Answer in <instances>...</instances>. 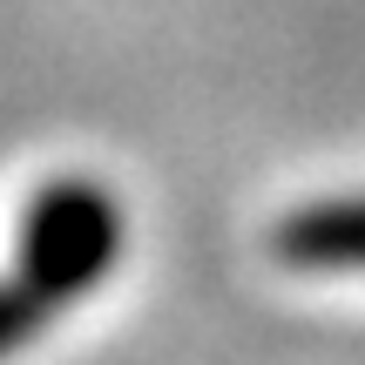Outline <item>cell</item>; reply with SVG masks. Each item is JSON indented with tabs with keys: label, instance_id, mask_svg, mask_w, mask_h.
Masks as SVG:
<instances>
[{
	"label": "cell",
	"instance_id": "1",
	"mask_svg": "<svg viewBox=\"0 0 365 365\" xmlns=\"http://www.w3.org/2000/svg\"><path fill=\"white\" fill-rule=\"evenodd\" d=\"M115 244H122V217L115 203L102 196V182L88 176H68V182H48L27 217V257H21V277L41 284L54 304H68L75 291H88L95 277L115 264Z\"/></svg>",
	"mask_w": 365,
	"mask_h": 365
},
{
	"label": "cell",
	"instance_id": "2",
	"mask_svg": "<svg viewBox=\"0 0 365 365\" xmlns=\"http://www.w3.org/2000/svg\"><path fill=\"white\" fill-rule=\"evenodd\" d=\"M54 312H61V304H54L41 284H27V277L0 284V352H7V345H21V339H34Z\"/></svg>",
	"mask_w": 365,
	"mask_h": 365
}]
</instances>
